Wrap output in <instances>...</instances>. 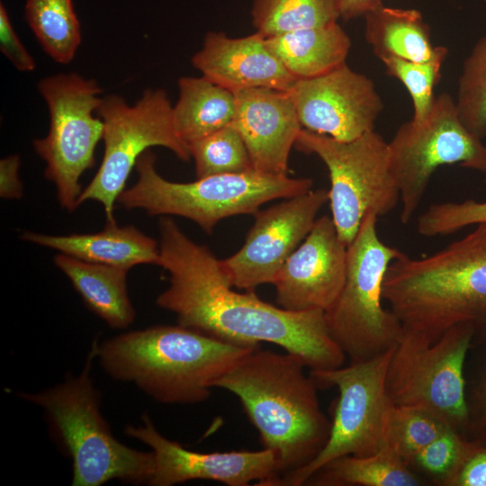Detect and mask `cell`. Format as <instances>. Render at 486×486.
Returning a JSON list of instances; mask_svg holds the SVG:
<instances>
[{
    "instance_id": "cell-1",
    "label": "cell",
    "mask_w": 486,
    "mask_h": 486,
    "mask_svg": "<svg viewBox=\"0 0 486 486\" xmlns=\"http://www.w3.org/2000/svg\"><path fill=\"white\" fill-rule=\"evenodd\" d=\"M158 231V266L169 274V286L156 304L173 312L178 324L243 346L274 344L310 371L344 364L346 356L331 338L324 311H292L262 301L255 291L235 292L220 260L171 217L159 218Z\"/></svg>"
},
{
    "instance_id": "cell-2",
    "label": "cell",
    "mask_w": 486,
    "mask_h": 486,
    "mask_svg": "<svg viewBox=\"0 0 486 486\" xmlns=\"http://www.w3.org/2000/svg\"><path fill=\"white\" fill-rule=\"evenodd\" d=\"M305 368L294 355L257 346L213 386L239 399L264 448L274 452L280 478L308 465L330 434L331 421L320 408L319 388Z\"/></svg>"
},
{
    "instance_id": "cell-3",
    "label": "cell",
    "mask_w": 486,
    "mask_h": 486,
    "mask_svg": "<svg viewBox=\"0 0 486 486\" xmlns=\"http://www.w3.org/2000/svg\"><path fill=\"white\" fill-rule=\"evenodd\" d=\"M382 296L403 328L431 342L455 325L486 340V223L432 255L392 260Z\"/></svg>"
},
{
    "instance_id": "cell-4",
    "label": "cell",
    "mask_w": 486,
    "mask_h": 486,
    "mask_svg": "<svg viewBox=\"0 0 486 486\" xmlns=\"http://www.w3.org/2000/svg\"><path fill=\"white\" fill-rule=\"evenodd\" d=\"M104 372L169 405L203 402L215 382L252 346L226 342L177 325H155L93 341Z\"/></svg>"
},
{
    "instance_id": "cell-5",
    "label": "cell",
    "mask_w": 486,
    "mask_h": 486,
    "mask_svg": "<svg viewBox=\"0 0 486 486\" xmlns=\"http://www.w3.org/2000/svg\"><path fill=\"white\" fill-rule=\"evenodd\" d=\"M92 344L84 368L52 387L37 392H17L40 407L54 440L72 463L73 486H100L112 480L148 484L154 455L130 447L112 434L101 413V394L94 386Z\"/></svg>"
},
{
    "instance_id": "cell-6",
    "label": "cell",
    "mask_w": 486,
    "mask_h": 486,
    "mask_svg": "<svg viewBox=\"0 0 486 486\" xmlns=\"http://www.w3.org/2000/svg\"><path fill=\"white\" fill-rule=\"evenodd\" d=\"M156 158L150 150L139 158L135 165L137 182L122 192L117 202L126 209H142L150 216L189 219L208 234L225 218L254 214L267 202L305 194L313 185L310 178H292L255 169L176 183L158 173Z\"/></svg>"
},
{
    "instance_id": "cell-7",
    "label": "cell",
    "mask_w": 486,
    "mask_h": 486,
    "mask_svg": "<svg viewBox=\"0 0 486 486\" xmlns=\"http://www.w3.org/2000/svg\"><path fill=\"white\" fill-rule=\"evenodd\" d=\"M369 212L347 246L346 276L332 306L325 311L328 330L350 362L372 358L392 348L403 326L382 304V284L390 263L403 252L384 244Z\"/></svg>"
},
{
    "instance_id": "cell-8",
    "label": "cell",
    "mask_w": 486,
    "mask_h": 486,
    "mask_svg": "<svg viewBox=\"0 0 486 486\" xmlns=\"http://www.w3.org/2000/svg\"><path fill=\"white\" fill-rule=\"evenodd\" d=\"M473 338L470 325H455L431 342L403 328L386 374L395 406L423 410L464 436L468 414L465 365Z\"/></svg>"
},
{
    "instance_id": "cell-9",
    "label": "cell",
    "mask_w": 486,
    "mask_h": 486,
    "mask_svg": "<svg viewBox=\"0 0 486 486\" xmlns=\"http://www.w3.org/2000/svg\"><path fill=\"white\" fill-rule=\"evenodd\" d=\"M393 347L347 366L310 371L319 389L336 387L338 391L329 437L308 465L281 477L276 486L304 485L315 472L336 458L365 456L388 446L394 404L387 392L386 374Z\"/></svg>"
},
{
    "instance_id": "cell-10",
    "label": "cell",
    "mask_w": 486,
    "mask_h": 486,
    "mask_svg": "<svg viewBox=\"0 0 486 486\" xmlns=\"http://www.w3.org/2000/svg\"><path fill=\"white\" fill-rule=\"evenodd\" d=\"M294 145L317 155L328 167L331 218L346 247L367 212L381 217L397 206L400 191L391 170L388 142L374 130L341 141L302 128Z\"/></svg>"
},
{
    "instance_id": "cell-11",
    "label": "cell",
    "mask_w": 486,
    "mask_h": 486,
    "mask_svg": "<svg viewBox=\"0 0 486 486\" xmlns=\"http://www.w3.org/2000/svg\"><path fill=\"white\" fill-rule=\"evenodd\" d=\"M96 112L104 124L103 160L81 192L77 204L89 200L101 202L106 223H114V204L145 151L154 146L165 147L183 161H188L191 155L176 131L173 106L163 89L145 90L133 105L122 96L107 95L102 98Z\"/></svg>"
},
{
    "instance_id": "cell-12",
    "label": "cell",
    "mask_w": 486,
    "mask_h": 486,
    "mask_svg": "<svg viewBox=\"0 0 486 486\" xmlns=\"http://www.w3.org/2000/svg\"><path fill=\"white\" fill-rule=\"evenodd\" d=\"M38 89L49 108L50 130L34 140L33 147L46 163L44 176L55 184L60 206L73 212L82 192L79 179L94 167V150L103 139V121L94 115L103 90L76 73L46 76Z\"/></svg>"
},
{
    "instance_id": "cell-13",
    "label": "cell",
    "mask_w": 486,
    "mask_h": 486,
    "mask_svg": "<svg viewBox=\"0 0 486 486\" xmlns=\"http://www.w3.org/2000/svg\"><path fill=\"white\" fill-rule=\"evenodd\" d=\"M391 170L400 191V221L409 223L436 169L459 164L486 172V146L464 126L447 93L436 97L426 120L400 126L390 142Z\"/></svg>"
},
{
    "instance_id": "cell-14",
    "label": "cell",
    "mask_w": 486,
    "mask_h": 486,
    "mask_svg": "<svg viewBox=\"0 0 486 486\" xmlns=\"http://www.w3.org/2000/svg\"><path fill=\"white\" fill-rule=\"evenodd\" d=\"M328 191L310 190L253 215L254 224L244 245L230 257L220 260V269L232 287L255 291L274 278L293 251L306 238Z\"/></svg>"
},
{
    "instance_id": "cell-15",
    "label": "cell",
    "mask_w": 486,
    "mask_h": 486,
    "mask_svg": "<svg viewBox=\"0 0 486 486\" xmlns=\"http://www.w3.org/2000/svg\"><path fill=\"white\" fill-rule=\"evenodd\" d=\"M124 433L150 448L154 472L148 485L173 486L193 480H210L228 486H276L280 479L274 451L200 453L163 436L148 413L139 426L126 425Z\"/></svg>"
},
{
    "instance_id": "cell-16",
    "label": "cell",
    "mask_w": 486,
    "mask_h": 486,
    "mask_svg": "<svg viewBox=\"0 0 486 486\" xmlns=\"http://www.w3.org/2000/svg\"><path fill=\"white\" fill-rule=\"evenodd\" d=\"M286 92L303 129L341 141L374 130L383 109L374 82L346 63L320 76L296 80Z\"/></svg>"
},
{
    "instance_id": "cell-17",
    "label": "cell",
    "mask_w": 486,
    "mask_h": 486,
    "mask_svg": "<svg viewBox=\"0 0 486 486\" xmlns=\"http://www.w3.org/2000/svg\"><path fill=\"white\" fill-rule=\"evenodd\" d=\"M346 265L347 247L332 218L317 219L274 278L278 305L292 311L325 312L342 291Z\"/></svg>"
},
{
    "instance_id": "cell-18",
    "label": "cell",
    "mask_w": 486,
    "mask_h": 486,
    "mask_svg": "<svg viewBox=\"0 0 486 486\" xmlns=\"http://www.w3.org/2000/svg\"><path fill=\"white\" fill-rule=\"evenodd\" d=\"M233 123L242 136L255 170L287 175L290 151L302 129L285 91L249 88L235 92Z\"/></svg>"
},
{
    "instance_id": "cell-19",
    "label": "cell",
    "mask_w": 486,
    "mask_h": 486,
    "mask_svg": "<svg viewBox=\"0 0 486 486\" xmlns=\"http://www.w3.org/2000/svg\"><path fill=\"white\" fill-rule=\"evenodd\" d=\"M192 64L204 77L234 93L249 88L286 92L296 81L257 32L241 38L209 32Z\"/></svg>"
},
{
    "instance_id": "cell-20",
    "label": "cell",
    "mask_w": 486,
    "mask_h": 486,
    "mask_svg": "<svg viewBox=\"0 0 486 486\" xmlns=\"http://www.w3.org/2000/svg\"><path fill=\"white\" fill-rule=\"evenodd\" d=\"M21 238L87 262L130 270L141 264L158 265L159 244L132 225L106 223L96 233L49 235L24 231Z\"/></svg>"
},
{
    "instance_id": "cell-21",
    "label": "cell",
    "mask_w": 486,
    "mask_h": 486,
    "mask_svg": "<svg viewBox=\"0 0 486 486\" xmlns=\"http://www.w3.org/2000/svg\"><path fill=\"white\" fill-rule=\"evenodd\" d=\"M55 266L68 278L86 306L110 328L125 329L136 311L127 287L128 269L87 262L60 253Z\"/></svg>"
},
{
    "instance_id": "cell-22",
    "label": "cell",
    "mask_w": 486,
    "mask_h": 486,
    "mask_svg": "<svg viewBox=\"0 0 486 486\" xmlns=\"http://www.w3.org/2000/svg\"><path fill=\"white\" fill-rule=\"evenodd\" d=\"M364 36L380 59L395 57L415 62L445 60L448 50L434 46L430 29L416 9H400L382 4L364 15Z\"/></svg>"
},
{
    "instance_id": "cell-23",
    "label": "cell",
    "mask_w": 486,
    "mask_h": 486,
    "mask_svg": "<svg viewBox=\"0 0 486 486\" xmlns=\"http://www.w3.org/2000/svg\"><path fill=\"white\" fill-rule=\"evenodd\" d=\"M267 48L296 79L324 75L346 63L351 40L338 22L265 38Z\"/></svg>"
},
{
    "instance_id": "cell-24",
    "label": "cell",
    "mask_w": 486,
    "mask_h": 486,
    "mask_svg": "<svg viewBox=\"0 0 486 486\" xmlns=\"http://www.w3.org/2000/svg\"><path fill=\"white\" fill-rule=\"evenodd\" d=\"M178 88L179 97L173 106V117L179 137L187 145L233 122L234 92L203 76H182Z\"/></svg>"
},
{
    "instance_id": "cell-25",
    "label": "cell",
    "mask_w": 486,
    "mask_h": 486,
    "mask_svg": "<svg viewBox=\"0 0 486 486\" xmlns=\"http://www.w3.org/2000/svg\"><path fill=\"white\" fill-rule=\"evenodd\" d=\"M428 481L387 446L365 455H343L315 472L304 485L310 486H422Z\"/></svg>"
},
{
    "instance_id": "cell-26",
    "label": "cell",
    "mask_w": 486,
    "mask_h": 486,
    "mask_svg": "<svg viewBox=\"0 0 486 486\" xmlns=\"http://www.w3.org/2000/svg\"><path fill=\"white\" fill-rule=\"evenodd\" d=\"M24 14L43 50L57 63L71 62L81 42L73 0H26Z\"/></svg>"
},
{
    "instance_id": "cell-27",
    "label": "cell",
    "mask_w": 486,
    "mask_h": 486,
    "mask_svg": "<svg viewBox=\"0 0 486 486\" xmlns=\"http://www.w3.org/2000/svg\"><path fill=\"white\" fill-rule=\"evenodd\" d=\"M252 22L265 38L337 22L335 0H254Z\"/></svg>"
},
{
    "instance_id": "cell-28",
    "label": "cell",
    "mask_w": 486,
    "mask_h": 486,
    "mask_svg": "<svg viewBox=\"0 0 486 486\" xmlns=\"http://www.w3.org/2000/svg\"><path fill=\"white\" fill-rule=\"evenodd\" d=\"M197 178L254 169L248 150L233 122L188 144Z\"/></svg>"
},
{
    "instance_id": "cell-29",
    "label": "cell",
    "mask_w": 486,
    "mask_h": 486,
    "mask_svg": "<svg viewBox=\"0 0 486 486\" xmlns=\"http://www.w3.org/2000/svg\"><path fill=\"white\" fill-rule=\"evenodd\" d=\"M455 103L466 129L482 140L486 138V36L464 62Z\"/></svg>"
},
{
    "instance_id": "cell-30",
    "label": "cell",
    "mask_w": 486,
    "mask_h": 486,
    "mask_svg": "<svg viewBox=\"0 0 486 486\" xmlns=\"http://www.w3.org/2000/svg\"><path fill=\"white\" fill-rule=\"evenodd\" d=\"M449 428L428 411L394 405L389 422L388 446L410 467L415 456Z\"/></svg>"
},
{
    "instance_id": "cell-31",
    "label": "cell",
    "mask_w": 486,
    "mask_h": 486,
    "mask_svg": "<svg viewBox=\"0 0 486 486\" xmlns=\"http://www.w3.org/2000/svg\"><path fill=\"white\" fill-rule=\"evenodd\" d=\"M381 60L386 73L398 78L409 91L413 102L412 120L417 122L426 120L434 106V86L441 78L440 69L444 60L415 62L395 57Z\"/></svg>"
},
{
    "instance_id": "cell-32",
    "label": "cell",
    "mask_w": 486,
    "mask_h": 486,
    "mask_svg": "<svg viewBox=\"0 0 486 486\" xmlns=\"http://www.w3.org/2000/svg\"><path fill=\"white\" fill-rule=\"evenodd\" d=\"M482 223H486V202L468 199L431 204L418 216L417 230L424 237L432 238Z\"/></svg>"
},
{
    "instance_id": "cell-33",
    "label": "cell",
    "mask_w": 486,
    "mask_h": 486,
    "mask_svg": "<svg viewBox=\"0 0 486 486\" xmlns=\"http://www.w3.org/2000/svg\"><path fill=\"white\" fill-rule=\"evenodd\" d=\"M466 445V436L449 428L425 446L415 456L410 467L419 475L424 474L427 481L441 486L457 466Z\"/></svg>"
},
{
    "instance_id": "cell-34",
    "label": "cell",
    "mask_w": 486,
    "mask_h": 486,
    "mask_svg": "<svg viewBox=\"0 0 486 486\" xmlns=\"http://www.w3.org/2000/svg\"><path fill=\"white\" fill-rule=\"evenodd\" d=\"M466 380L468 421L464 436L486 445V340L472 343Z\"/></svg>"
},
{
    "instance_id": "cell-35",
    "label": "cell",
    "mask_w": 486,
    "mask_h": 486,
    "mask_svg": "<svg viewBox=\"0 0 486 486\" xmlns=\"http://www.w3.org/2000/svg\"><path fill=\"white\" fill-rule=\"evenodd\" d=\"M441 486H486V445L467 438L460 462Z\"/></svg>"
},
{
    "instance_id": "cell-36",
    "label": "cell",
    "mask_w": 486,
    "mask_h": 486,
    "mask_svg": "<svg viewBox=\"0 0 486 486\" xmlns=\"http://www.w3.org/2000/svg\"><path fill=\"white\" fill-rule=\"evenodd\" d=\"M0 50L17 70L35 69V60L16 34L3 3L0 4Z\"/></svg>"
},
{
    "instance_id": "cell-37",
    "label": "cell",
    "mask_w": 486,
    "mask_h": 486,
    "mask_svg": "<svg viewBox=\"0 0 486 486\" xmlns=\"http://www.w3.org/2000/svg\"><path fill=\"white\" fill-rule=\"evenodd\" d=\"M20 157L10 155L0 161V195L8 200L20 199L22 184L19 176Z\"/></svg>"
},
{
    "instance_id": "cell-38",
    "label": "cell",
    "mask_w": 486,
    "mask_h": 486,
    "mask_svg": "<svg viewBox=\"0 0 486 486\" xmlns=\"http://www.w3.org/2000/svg\"><path fill=\"white\" fill-rule=\"evenodd\" d=\"M339 16L349 21L364 16L367 12L381 5V0H335Z\"/></svg>"
},
{
    "instance_id": "cell-39",
    "label": "cell",
    "mask_w": 486,
    "mask_h": 486,
    "mask_svg": "<svg viewBox=\"0 0 486 486\" xmlns=\"http://www.w3.org/2000/svg\"><path fill=\"white\" fill-rule=\"evenodd\" d=\"M484 175H485V180H486V172H485V174H484Z\"/></svg>"
}]
</instances>
